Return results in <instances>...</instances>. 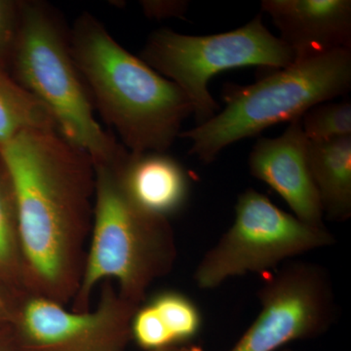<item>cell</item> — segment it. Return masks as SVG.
I'll return each instance as SVG.
<instances>
[{
	"mask_svg": "<svg viewBox=\"0 0 351 351\" xmlns=\"http://www.w3.org/2000/svg\"><path fill=\"white\" fill-rule=\"evenodd\" d=\"M19 215L27 294L66 306L80 289L92 221L95 164L58 130L0 147Z\"/></svg>",
	"mask_w": 351,
	"mask_h": 351,
	"instance_id": "cell-1",
	"label": "cell"
},
{
	"mask_svg": "<svg viewBox=\"0 0 351 351\" xmlns=\"http://www.w3.org/2000/svg\"><path fill=\"white\" fill-rule=\"evenodd\" d=\"M71 48L95 110L133 154L167 152L193 107L174 82L134 56L92 14L69 31Z\"/></svg>",
	"mask_w": 351,
	"mask_h": 351,
	"instance_id": "cell-2",
	"label": "cell"
},
{
	"mask_svg": "<svg viewBox=\"0 0 351 351\" xmlns=\"http://www.w3.org/2000/svg\"><path fill=\"white\" fill-rule=\"evenodd\" d=\"M178 257L169 219L159 218L127 195L113 164L95 165L93 221L80 289L71 311L90 309L99 284L110 280L127 301L140 306Z\"/></svg>",
	"mask_w": 351,
	"mask_h": 351,
	"instance_id": "cell-3",
	"label": "cell"
},
{
	"mask_svg": "<svg viewBox=\"0 0 351 351\" xmlns=\"http://www.w3.org/2000/svg\"><path fill=\"white\" fill-rule=\"evenodd\" d=\"M71 27L45 1H22V21L9 69L49 110L60 133L97 164H112L125 147L101 128L71 48Z\"/></svg>",
	"mask_w": 351,
	"mask_h": 351,
	"instance_id": "cell-4",
	"label": "cell"
},
{
	"mask_svg": "<svg viewBox=\"0 0 351 351\" xmlns=\"http://www.w3.org/2000/svg\"><path fill=\"white\" fill-rule=\"evenodd\" d=\"M350 88L351 49L302 60L254 84L230 86L226 108L180 137L191 141V156L209 164L228 145L302 119L311 108L343 96Z\"/></svg>",
	"mask_w": 351,
	"mask_h": 351,
	"instance_id": "cell-5",
	"label": "cell"
},
{
	"mask_svg": "<svg viewBox=\"0 0 351 351\" xmlns=\"http://www.w3.org/2000/svg\"><path fill=\"white\" fill-rule=\"evenodd\" d=\"M140 58L186 95L197 125L219 110L208 87L213 76L226 69L260 66L277 71L295 63L293 53L265 27L261 14L234 31L210 36L158 29L147 38Z\"/></svg>",
	"mask_w": 351,
	"mask_h": 351,
	"instance_id": "cell-6",
	"label": "cell"
},
{
	"mask_svg": "<svg viewBox=\"0 0 351 351\" xmlns=\"http://www.w3.org/2000/svg\"><path fill=\"white\" fill-rule=\"evenodd\" d=\"M232 226L195 269L196 286L213 290L233 277L263 274L289 258L332 246L325 226L308 225L254 189L240 193Z\"/></svg>",
	"mask_w": 351,
	"mask_h": 351,
	"instance_id": "cell-7",
	"label": "cell"
},
{
	"mask_svg": "<svg viewBox=\"0 0 351 351\" xmlns=\"http://www.w3.org/2000/svg\"><path fill=\"white\" fill-rule=\"evenodd\" d=\"M261 311L230 351H277L329 331L336 300L326 270L309 262L287 263L263 283Z\"/></svg>",
	"mask_w": 351,
	"mask_h": 351,
	"instance_id": "cell-8",
	"label": "cell"
},
{
	"mask_svg": "<svg viewBox=\"0 0 351 351\" xmlns=\"http://www.w3.org/2000/svg\"><path fill=\"white\" fill-rule=\"evenodd\" d=\"M138 307L110 280L103 282L96 308L83 313L24 294L9 329L23 351H125Z\"/></svg>",
	"mask_w": 351,
	"mask_h": 351,
	"instance_id": "cell-9",
	"label": "cell"
},
{
	"mask_svg": "<svg viewBox=\"0 0 351 351\" xmlns=\"http://www.w3.org/2000/svg\"><path fill=\"white\" fill-rule=\"evenodd\" d=\"M309 141L302 119L290 122L276 138H261L248 158L252 176L270 186L295 217L308 225L324 226V214L308 164Z\"/></svg>",
	"mask_w": 351,
	"mask_h": 351,
	"instance_id": "cell-10",
	"label": "cell"
},
{
	"mask_svg": "<svg viewBox=\"0 0 351 351\" xmlns=\"http://www.w3.org/2000/svg\"><path fill=\"white\" fill-rule=\"evenodd\" d=\"M295 62L351 49L350 0H263Z\"/></svg>",
	"mask_w": 351,
	"mask_h": 351,
	"instance_id": "cell-11",
	"label": "cell"
},
{
	"mask_svg": "<svg viewBox=\"0 0 351 351\" xmlns=\"http://www.w3.org/2000/svg\"><path fill=\"white\" fill-rule=\"evenodd\" d=\"M112 164L127 195L145 211L170 221L188 204L191 176L167 152L133 154L125 149Z\"/></svg>",
	"mask_w": 351,
	"mask_h": 351,
	"instance_id": "cell-12",
	"label": "cell"
},
{
	"mask_svg": "<svg viewBox=\"0 0 351 351\" xmlns=\"http://www.w3.org/2000/svg\"><path fill=\"white\" fill-rule=\"evenodd\" d=\"M202 328L199 307L179 291L163 290L145 299L131 320V341L145 351L191 345Z\"/></svg>",
	"mask_w": 351,
	"mask_h": 351,
	"instance_id": "cell-13",
	"label": "cell"
},
{
	"mask_svg": "<svg viewBox=\"0 0 351 351\" xmlns=\"http://www.w3.org/2000/svg\"><path fill=\"white\" fill-rule=\"evenodd\" d=\"M308 164L324 218L351 217V136L311 142Z\"/></svg>",
	"mask_w": 351,
	"mask_h": 351,
	"instance_id": "cell-14",
	"label": "cell"
},
{
	"mask_svg": "<svg viewBox=\"0 0 351 351\" xmlns=\"http://www.w3.org/2000/svg\"><path fill=\"white\" fill-rule=\"evenodd\" d=\"M31 130H58L49 110L0 66V147Z\"/></svg>",
	"mask_w": 351,
	"mask_h": 351,
	"instance_id": "cell-15",
	"label": "cell"
},
{
	"mask_svg": "<svg viewBox=\"0 0 351 351\" xmlns=\"http://www.w3.org/2000/svg\"><path fill=\"white\" fill-rule=\"evenodd\" d=\"M0 286L27 294L19 215L10 177L0 158Z\"/></svg>",
	"mask_w": 351,
	"mask_h": 351,
	"instance_id": "cell-16",
	"label": "cell"
},
{
	"mask_svg": "<svg viewBox=\"0 0 351 351\" xmlns=\"http://www.w3.org/2000/svg\"><path fill=\"white\" fill-rule=\"evenodd\" d=\"M302 129L311 142L351 136V104L322 103L302 117Z\"/></svg>",
	"mask_w": 351,
	"mask_h": 351,
	"instance_id": "cell-17",
	"label": "cell"
},
{
	"mask_svg": "<svg viewBox=\"0 0 351 351\" xmlns=\"http://www.w3.org/2000/svg\"><path fill=\"white\" fill-rule=\"evenodd\" d=\"M22 21V1L0 0V66L9 68Z\"/></svg>",
	"mask_w": 351,
	"mask_h": 351,
	"instance_id": "cell-18",
	"label": "cell"
},
{
	"mask_svg": "<svg viewBox=\"0 0 351 351\" xmlns=\"http://www.w3.org/2000/svg\"><path fill=\"white\" fill-rule=\"evenodd\" d=\"M140 3L147 18L158 21L169 18L184 19L189 8V1L182 0H144Z\"/></svg>",
	"mask_w": 351,
	"mask_h": 351,
	"instance_id": "cell-19",
	"label": "cell"
},
{
	"mask_svg": "<svg viewBox=\"0 0 351 351\" xmlns=\"http://www.w3.org/2000/svg\"><path fill=\"white\" fill-rule=\"evenodd\" d=\"M23 295L0 286V328H8L12 325Z\"/></svg>",
	"mask_w": 351,
	"mask_h": 351,
	"instance_id": "cell-20",
	"label": "cell"
},
{
	"mask_svg": "<svg viewBox=\"0 0 351 351\" xmlns=\"http://www.w3.org/2000/svg\"><path fill=\"white\" fill-rule=\"evenodd\" d=\"M0 351H23L19 348V346L16 343V341H14L12 335L9 336L8 341H6L5 343H0Z\"/></svg>",
	"mask_w": 351,
	"mask_h": 351,
	"instance_id": "cell-21",
	"label": "cell"
},
{
	"mask_svg": "<svg viewBox=\"0 0 351 351\" xmlns=\"http://www.w3.org/2000/svg\"><path fill=\"white\" fill-rule=\"evenodd\" d=\"M154 351H204L200 346L195 345H186L181 346H175V348H164V350H154Z\"/></svg>",
	"mask_w": 351,
	"mask_h": 351,
	"instance_id": "cell-22",
	"label": "cell"
},
{
	"mask_svg": "<svg viewBox=\"0 0 351 351\" xmlns=\"http://www.w3.org/2000/svg\"><path fill=\"white\" fill-rule=\"evenodd\" d=\"M281 351H294V350H281Z\"/></svg>",
	"mask_w": 351,
	"mask_h": 351,
	"instance_id": "cell-23",
	"label": "cell"
}]
</instances>
